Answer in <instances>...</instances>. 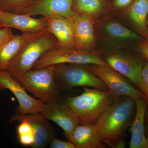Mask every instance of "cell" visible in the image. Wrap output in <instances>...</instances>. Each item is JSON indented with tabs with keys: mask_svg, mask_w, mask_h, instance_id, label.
<instances>
[{
	"mask_svg": "<svg viewBox=\"0 0 148 148\" xmlns=\"http://www.w3.org/2000/svg\"><path fill=\"white\" fill-rule=\"evenodd\" d=\"M142 78L144 84L143 93L148 101V62L144 63L142 71Z\"/></svg>",
	"mask_w": 148,
	"mask_h": 148,
	"instance_id": "obj_26",
	"label": "cell"
},
{
	"mask_svg": "<svg viewBox=\"0 0 148 148\" xmlns=\"http://www.w3.org/2000/svg\"><path fill=\"white\" fill-rule=\"evenodd\" d=\"M0 22L2 28L10 27L17 29L22 34H36L47 28V21L45 17L35 18L25 14L8 13L1 10Z\"/></svg>",
	"mask_w": 148,
	"mask_h": 148,
	"instance_id": "obj_13",
	"label": "cell"
},
{
	"mask_svg": "<svg viewBox=\"0 0 148 148\" xmlns=\"http://www.w3.org/2000/svg\"><path fill=\"white\" fill-rule=\"evenodd\" d=\"M133 0H114V5L119 8H123L130 5Z\"/></svg>",
	"mask_w": 148,
	"mask_h": 148,
	"instance_id": "obj_28",
	"label": "cell"
},
{
	"mask_svg": "<svg viewBox=\"0 0 148 148\" xmlns=\"http://www.w3.org/2000/svg\"><path fill=\"white\" fill-rule=\"evenodd\" d=\"M8 89L14 95L18 103L15 114L25 115L40 113L43 102L30 96L20 84L14 79L6 71H0V90Z\"/></svg>",
	"mask_w": 148,
	"mask_h": 148,
	"instance_id": "obj_9",
	"label": "cell"
},
{
	"mask_svg": "<svg viewBox=\"0 0 148 148\" xmlns=\"http://www.w3.org/2000/svg\"><path fill=\"white\" fill-rule=\"evenodd\" d=\"M139 49L141 55L148 62V38L140 44Z\"/></svg>",
	"mask_w": 148,
	"mask_h": 148,
	"instance_id": "obj_27",
	"label": "cell"
},
{
	"mask_svg": "<svg viewBox=\"0 0 148 148\" xmlns=\"http://www.w3.org/2000/svg\"><path fill=\"white\" fill-rule=\"evenodd\" d=\"M103 61L132 82L143 93L144 84L142 71L144 63L140 59L126 54L115 53L106 56Z\"/></svg>",
	"mask_w": 148,
	"mask_h": 148,
	"instance_id": "obj_10",
	"label": "cell"
},
{
	"mask_svg": "<svg viewBox=\"0 0 148 148\" xmlns=\"http://www.w3.org/2000/svg\"><path fill=\"white\" fill-rule=\"evenodd\" d=\"M102 8V0H74L73 9L76 14L91 16L99 13Z\"/></svg>",
	"mask_w": 148,
	"mask_h": 148,
	"instance_id": "obj_20",
	"label": "cell"
},
{
	"mask_svg": "<svg viewBox=\"0 0 148 148\" xmlns=\"http://www.w3.org/2000/svg\"><path fill=\"white\" fill-rule=\"evenodd\" d=\"M147 100L145 97L136 100L135 117L131 124L130 148H148L145 134V122Z\"/></svg>",
	"mask_w": 148,
	"mask_h": 148,
	"instance_id": "obj_16",
	"label": "cell"
},
{
	"mask_svg": "<svg viewBox=\"0 0 148 148\" xmlns=\"http://www.w3.org/2000/svg\"><path fill=\"white\" fill-rule=\"evenodd\" d=\"M27 121L32 127L35 142L32 148L46 147L55 138V130L40 113L25 115L14 114L9 119L10 122Z\"/></svg>",
	"mask_w": 148,
	"mask_h": 148,
	"instance_id": "obj_12",
	"label": "cell"
},
{
	"mask_svg": "<svg viewBox=\"0 0 148 148\" xmlns=\"http://www.w3.org/2000/svg\"><path fill=\"white\" fill-rule=\"evenodd\" d=\"M49 145L51 148H76L72 142L62 141L55 137L51 140Z\"/></svg>",
	"mask_w": 148,
	"mask_h": 148,
	"instance_id": "obj_25",
	"label": "cell"
},
{
	"mask_svg": "<svg viewBox=\"0 0 148 148\" xmlns=\"http://www.w3.org/2000/svg\"><path fill=\"white\" fill-rule=\"evenodd\" d=\"M70 142L76 148H106L98 138L93 124L79 123L73 132Z\"/></svg>",
	"mask_w": 148,
	"mask_h": 148,
	"instance_id": "obj_17",
	"label": "cell"
},
{
	"mask_svg": "<svg viewBox=\"0 0 148 148\" xmlns=\"http://www.w3.org/2000/svg\"><path fill=\"white\" fill-rule=\"evenodd\" d=\"M145 134L148 143V125H147V129H146V130H145Z\"/></svg>",
	"mask_w": 148,
	"mask_h": 148,
	"instance_id": "obj_30",
	"label": "cell"
},
{
	"mask_svg": "<svg viewBox=\"0 0 148 148\" xmlns=\"http://www.w3.org/2000/svg\"><path fill=\"white\" fill-rule=\"evenodd\" d=\"M147 21V24H148V21Z\"/></svg>",
	"mask_w": 148,
	"mask_h": 148,
	"instance_id": "obj_32",
	"label": "cell"
},
{
	"mask_svg": "<svg viewBox=\"0 0 148 148\" xmlns=\"http://www.w3.org/2000/svg\"><path fill=\"white\" fill-rule=\"evenodd\" d=\"M92 73L106 84L114 98L128 96L135 100L145 97L141 91L133 87L125 77L109 66L85 64Z\"/></svg>",
	"mask_w": 148,
	"mask_h": 148,
	"instance_id": "obj_7",
	"label": "cell"
},
{
	"mask_svg": "<svg viewBox=\"0 0 148 148\" xmlns=\"http://www.w3.org/2000/svg\"><path fill=\"white\" fill-rule=\"evenodd\" d=\"M60 64L109 66L99 55L91 51H82L75 49L64 48L58 47L43 56L37 61L33 70H38Z\"/></svg>",
	"mask_w": 148,
	"mask_h": 148,
	"instance_id": "obj_6",
	"label": "cell"
},
{
	"mask_svg": "<svg viewBox=\"0 0 148 148\" xmlns=\"http://www.w3.org/2000/svg\"><path fill=\"white\" fill-rule=\"evenodd\" d=\"M53 68L57 82L64 88L82 86L108 89L106 84L92 73L86 65L60 64L53 65Z\"/></svg>",
	"mask_w": 148,
	"mask_h": 148,
	"instance_id": "obj_5",
	"label": "cell"
},
{
	"mask_svg": "<svg viewBox=\"0 0 148 148\" xmlns=\"http://www.w3.org/2000/svg\"><path fill=\"white\" fill-rule=\"evenodd\" d=\"M74 0H37L21 11L19 14L30 16L42 15L44 17L60 16L73 18Z\"/></svg>",
	"mask_w": 148,
	"mask_h": 148,
	"instance_id": "obj_11",
	"label": "cell"
},
{
	"mask_svg": "<svg viewBox=\"0 0 148 148\" xmlns=\"http://www.w3.org/2000/svg\"><path fill=\"white\" fill-rule=\"evenodd\" d=\"M15 80L35 98L45 103L60 100V86L56 78L53 65L38 70H30Z\"/></svg>",
	"mask_w": 148,
	"mask_h": 148,
	"instance_id": "obj_4",
	"label": "cell"
},
{
	"mask_svg": "<svg viewBox=\"0 0 148 148\" xmlns=\"http://www.w3.org/2000/svg\"><path fill=\"white\" fill-rule=\"evenodd\" d=\"M2 27L1 25V22H0V29H2Z\"/></svg>",
	"mask_w": 148,
	"mask_h": 148,
	"instance_id": "obj_31",
	"label": "cell"
},
{
	"mask_svg": "<svg viewBox=\"0 0 148 148\" xmlns=\"http://www.w3.org/2000/svg\"><path fill=\"white\" fill-rule=\"evenodd\" d=\"M48 120L54 122L64 130L70 141L75 128L79 124L78 116L65 103L59 101L44 103L40 112Z\"/></svg>",
	"mask_w": 148,
	"mask_h": 148,
	"instance_id": "obj_8",
	"label": "cell"
},
{
	"mask_svg": "<svg viewBox=\"0 0 148 148\" xmlns=\"http://www.w3.org/2000/svg\"><path fill=\"white\" fill-rule=\"evenodd\" d=\"M114 99L109 89L85 87L81 94L64 102L79 118L80 123L93 124Z\"/></svg>",
	"mask_w": 148,
	"mask_h": 148,
	"instance_id": "obj_3",
	"label": "cell"
},
{
	"mask_svg": "<svg viewBox=\"0 0 148 148\" xmlns=\"http://www.w3.org/2000/svg\"><path fill=\"white\" fill-rule=\"evenodd\" d=\"M148 0H135L129 10L130 19L137 27L147 32Z\"/></svg>",
	"mask_w": 148,
	"mask_h": 148,
	"instance_id": "obj_19",
	"label": "cell"
},
{
	"mask_svg": "<svg viewBox=\"0 0 148 148\" xmlns=\"http://www.w3.org/2000/svg\"><path fill=\"white\" fill-rule=\"evenodd\" d=\"M106 31L113 38L118 39H138L140 37L131 30L116 22L108 23L106 26Z\"/></svg>",
	"mask_w": 148,
	"mask_h": 148,
	"instance_id": "obj_21",
	"label": "cell"
},
{
	"mask_svg": "<svg viewBox=\"0 0 148 148\" xmlns=\"http://www.w3.org/2000/svg\"><path fill=\"white\" fill-rule=\"evenodd\" d=\"M145 123L147 125H148V101H147V110H146Z\"/></svg>",
	"mask_w": 148,
	"mask_h": 148,
	"instance_id": "obj_29",
	"label": "cell"
},
{
	"mask_svg": "<svg viewBox=\"0 0 148 148\" xmlns=\"http://www.w3.org/2000/svg\"><path fill=\"white\" fill-rule=\"evenodd\" d=\"M15 36L10 27H4L0 29V47L10 41Z\"/></svg>",
	"mask_w": 148,
	"mask_h": 148,
	"instance_id": "obj_24",
	"label": "cell"
},
{
	"mask_svg": "<svg viewBox=\"0 0 148 148\" xmlns=\"http://www.w3.org/2000/svg\"><path fill=\"white\" fill-rule=\"evenodd\" d=\"M73 21L75 49L90 51L95 42L94 22L91 16L76 14Z\"/></svg>",
	"mask_w": 148,
	"mask_h": 148,
	"instance_id": "obj_14",
	"label": "cell"
},
{
	"mask_svg": "<svg viewBox=\"0 0 148 148\" xmlns=\"http://www.w3.org/2000/svg\"><path fill=\"white\" fill-rule=\"evenodd\" d=\"M47 21V29L55 37L59 47L75 49L73 18L55 16L45 17Z\"/></svg>",
	"mask_w": 148,
	"mask_h": 148,
	"instance_id": "obj_15",
	"label": "cell"
},
{
	"mask_svg": "<svg viewBox=\"0 0 148 148\" xmlns=\"http://www.w3.org/2000/svg\"><path fill=\"white\" fill-rule=\"evenodd\" d=\"M17 128V138L23 145L32 147L35 142L34 134L31 124L27 121L20 122Z\"/></svg>",
	"mask_w": 148,
	"mask_h": 148,
	"instance_id": "obj_23",
	"label": "cell"
},
{
	"mask_svg": "<svg viewBox=\"0 0 148 148\" xmlns=\"http://www.w3.org/2000/svg\"><path fill=\"white\" fill-rule=\"evenodd\" d=\"M59 47L53 35L47 29L32 34L11 61L5 71L14 79L34 68L37 61L49 51Z\"/></svg>",
	"mask_w": 148,
	"mask_h": 148,
	"instance_id": "obj_2",
	"label": "cell"
},
{
	"mask_svg": "<svg viewBox=\"0 0 148 148\" xmlns=\"http://www.w3.org/2000/svg\"><path fill=\"white\" fill-rule=\"evenodd\" d=\"M136 110V100L128 96L115 98L93 124L96 134L112 148L125 147V134Z\"/></svg>",
	"mask_w": 148,
	"mask_h": 148,
	"instance_id": "obj_1",
	"label": "cell"
},
{
	"mask_svg": "<svg viewBox=\"0 0 148 148\" xmlns=\"http://www.w3.org/2000/svg\"><path fill=\"white\" fill-rule=\"evenodd\" d=\"M37 0H0V10L19 14L21 11Z\"/></svg>",
	"mask_w": 148,
	"mask_h": 148,
	"instance_id": "obj_22",
	"label": "cell"
},
{
	"mask_svg": "<svg viewBox=\"0 0 148 148\" xmlns=\"http://www.w3.org/2000/svg\"><path fill=\"white\" fill-rule=\"evenodd\" d=\"M31 34L15 35L10 41L0 47V71H5L8 64L17 55Z\"/></svg>",
	"mask_w": 148,
	"mask_h": 148,
	"instance_id": "obj_18",
	"label": "cell"
}]
</instances>
